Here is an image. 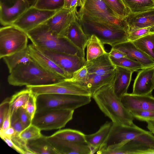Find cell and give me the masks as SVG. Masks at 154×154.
<instances>
[{"instance_id": "ab89813d", "label": "cell", "mask_w": 154, "mask_h": 154, "mask_svg": "<svg viewBox=\"0 0 154 154\" xmlns=\"http://www.w3.org/2000/svg\"><path fill=\"white\" fill-rule=\"evenodd\" d=\"M134 118L141 121H146L154 119V111L137 110L130 112Z\"/></svg>"}, {"instance_id": "52a82bcc", "label": "cell", "mask_w": 154, "mask_h": 154, "mask_svg": "<svg viewBox=\"0 0 154 154\" xmlns=\"http://www.w3.org/2000/svg\"><path fill=\"white\" fill-rule=\"evenodd\" d=\"M74 111L59 109L36 111L32 124L41 131L60 129L72 119Z\"/></svg>"}, {"instance_id": "83f0119b", "label": "cell", "mask_w": 154, "mask_h": 154, "mask_svg": "<svg viewBox=\"0 0 154 154\" xmlns=\"http://www.w3.org/2000/svg\"><path fill=\"white\" fill-rule=\"evenodd\" d=\"M3 59L11 72L20 65L32 60L29 52L28 47L26 49L3 57Z\"/></svg>"}, {"instance_id": "4dcf8cb0", "label": "cell", "mask_w": 154, "mask_h": 154, "mask_svg": "<svg viewBox=\"0 0 154 154\" xmlns=\"http://www.w3.org/2000/svg\"><path fill=\"white\" fill-rule=\"evenodd\" d=\"M122 0L131 13H138L154 10V0Z\"/></svg>"}, {"instance_id": "6da1fadb", "label": "cell", "mask_w": 154, "mask_h": 154, "mask_svg": "<svg viewBox=\"0 0 154 154\" xmlns=\"http://www.w3.org/2000/svg\"><path fill=\"white\" fill-rule=\"evenodd\" d=\"M28 38L39 49H47L85 58V53L66 37H59L45 23L27 32Z\"/></svg>"}, {"instance_id": "2e32d148", "label": "cell", "mask_w": 154, "mask_h": 154, "mask_svg": "<svg viewBox=\"0 0 154 154\" xmlns=\"http://www.w3.org/2000/svg\"><path fill=\"white\" fill-rule=\"evenodd\" d=\"M154 89V66L140 70L134 80L132 94L145 95Z\"/></svg>"}, {"instance_id": "d6986e66", "label": "cell", "mask_w": 154, "mask_h": 154, "mask_svg": "<svg viewBox=\"0 0 154 154\" xmlns=\"http://www.w3.org/2000/svg\"><path fill=\"white\" fill-rule=\"evenodd\" d=\"M112 48L123 53L126 57L140 63L146 67L154 66V61L132 42L128 41L121 43Z\"/></svg>"}, {"instance_id": "ee69618b", "label": "cell", "mask_w": 154, "mask_h": 154, "mask_svg": "<svg viewBox=\"0 0 154 154\" xmlns=\"http://www.w3.org/2000/svg\"><path fill=\"white\" fill-rule=\"evenodd\" d=\"M10 98H8L5 99L0 105V127L3 122L10 112Z\"/></svg>"}, {"instance_id": "4316f807", "label": "cell", "mask_w": 154, "mask_h": 154, "mask_svg": "<svg viewBox=\"0 0 154 154\" xmlns=\"http://www.w3.org/2000/svg\"><path fill=\"white\" fill-rule=\"evenodd\" d=\"M26 145L33 154H58L47 136L42 135L39 138L29 140L27 142Z\"/></svg>"}, {"instance_id": "7402d4cb", "label": "cell", "mask_w": 154, "mask_h": 154, "mask_svg": "<svg viewBox=\"0 0 154 154\" xmlns=\"http://www.w3.org/2000/svg\"><path fill=\"white\" fill-rule=\"evenodd\" d=\"M116 75L113 84L114 92L121 98L127 91L130 84L132 75L134 71L130 69L116 66Z\"/></svg>"}, {"instance_id": "44dd1931", "label": "cell", "mask_w": 154, "mask_h": 154, "mask_svg": "<svg viewBox=\"0 0 154 154\" xmlns=\"http://www.w3.org/2000/svg\"><path fill=\"white\" fill-rule=\"evenodd\" d=\"M128 32L134 30L154 26V10L136 14L130 13L125 19Z\"/></svg>"}, {"instance_id": "d4e9b609", "label": "cell", "mask_w": 154, "mask_h": 154, "mask_svg": "<svg viewBox=\"0 0 154 154\" xmlns=\"http://www.w3.org/2000/svg\"><path fill=\"white\" fill-rule=\"evenodd\" d=\"M113 124L112 122L106 121L95 133L85 134L86 143L91 149L92 154L99 149L108 137Z\"/></svg>"}, {"instance_id": "30bf717a", "label": "cell", "mask_w": 154, "mask_h": 154, "mask_svg": "<svg viewBox=\"0 0 154 154\" xmlns=\"http://www.w3.org/2000/svg\"><path fill=\"white\" fill-rule=\"evenodd\" d=\"M146 131L134 123L127 125L113 123L108 137L98 150L112 145L125 143Z\"/></svg>"}, {"instance_id": "484cf974", "label": "cell", "mask_w": 154, "mask_h": 154, "mask_svg": "<svg viewBox=\"0 0 154 154\" xmlns=\"http://www.w3.org/2000/svg\"><path fill=\"white\" fill-rule=\"evenodd\" d=\"M116 75L115 70L111 73L103 75L89 74L85 86L89 89L91 97L101 87L113 83Z\"/></svg>"}, {"instance_id": "7a4b0ae2", "label": "cell", "mask_w": 154, "mask_h": 154, "mask_svg": "<svg viewBox=\"0 0 154 154\" xmlns=\"http://www.w3.org/2000/svg\"><path fill=\"white\" fill-rule=\"evenodd\" d=\"M65 79L46 70L33 60L18 66L8 77L9 84L17 86L48 85Z\"/></svg>"}, {"instance_id": "bcb514c9", "label": "cell", "mask_w": 154, "mask_h": 154, "mask_svg": "<svg viewBox=\"0 0 154 154\" xmlns=\"http://www.w3.org/2000/svg\"><path fill=\"white\" fill-rule=\"evenodd\" d=\"M64 2L63 8L66 9L80 7L82 4V0H64Z\"/></svg>"}, {"instance_id": "ac0fdd59", "label": "cell", "mask_w": 154, "mask_h": 154, "mask_svg": "<svg viewBox=\"0 0 154 154\" xmlns=\"http://www.w3.org/2000/svg\"><path fill=\"white\" fill-rule=\"evenodd\" d=\"M48 138L58 154H92L89 146L85 143L75 142L47 137Z\"/></svg>"}, {"instance_id": "8992f818", "label": "cell", "mask_w": 154, "mask_h": 154, "mask_svg": "<svg viewBox=\"0 0 154 154\" xmlns=\"http://www.w3.org/2000/svg\"><path fill=\"white\" fill-rule=\"evenodd\" d=\"M79 20L88 39L91 35H95L103 44H108L112 47L118 44L129 41L128 33L123 29L102 23L83 19Z\"/></svg>"}, {"instance_id": "816d5d0a", "label": "cell", "mask_w": 154, "mask_h": 154, "mask_svg": "<svg viewBox=\"0 0 154 154\" xmlns=\"http://www.w3.org/2000/svg\"><path fill=\"white\" fill-rule=\"evenodd\" d=\"M147 128L149 131L154 134V119L149 120L146 121Z\"/></svg>"}, {"instance_id": "f907efd6", "label": "cell", "mask_w": 154, "mask_h": 154, "mask_svg": "<svg viewBox=\"0 0 154 154\" xmlns=\"http://www.w3.org/2000/svg\"><path fill=\"white\" fill-rule=\"evenodd\" d=\"M108 53L109 56L118 59L126 57L125 56L123 53L112 48L110 51Z\"/></svg>"}, {"instance_id": "5b68a950", "label": "cell", "mask_w": 154, "mask_h": 154, "mask_svg": "<svg viewBox=\"0 0 154 154\" xmlns=\"http://www.w3.org/2000/svg\"><path fill=\"white\" fill-rule=\"evenodd\" d=\"M89 96L58 94L39 95L36 97L37 110L59 109L75 110L89 103Z\"/></svg>"}, {"instance_id": "7bdbcfd3", "label": "cell", "mask_w": 154, "mask_h": 154, "mask_svg": "<svg viewBox=\"0 0 154 154\" xmlns=\"http://www.w3.org/2000/svg\"><path fill=\"white\" fill-rule=\"evenodd\" d=\"M16 112L24 128L32 124V119L24 108L20 107Z\"/></svg>"}, {"instance_id": "9c48e42d", "label": "cell", "mask_w": 154, "mask_h": 154, "mask_svg": "<svg viewBox=\"0 0 154 154\" xmlns=\"http://www.w3.org/2000/svg\"><path fill=\"white\" fill-rule=\"evenodd\" d=\"M36 96L46 94H58L89 96L91 97L87 87L66 79L54 83L36 86H27Z\"/></svg>"}, {"instance_id": "681fc988", "label": "cell", "mask_w": 154, "mask_h": 154, "mask_svg": "<svg viewBox=\"0 0 154 154\" xmlns=\"http://www.w3.org/2000/svg\"><path fill=\"white\" fill-rule=\"evenodd\" d=\"M17 0H0V4L8 6L13 5ZM29 2L30 6H33L36 0H27Z\"/></svg>"}, {"instance_id": "e0dca14e", "label": "cell", "mask_w": 154, "mask_h": 154, "mask_svg": "<svg viewBox=\"0 0 154 154\" xmlns=\"http://www.w3.org/2000/svg\"><path fill=\"white\" fill-rule=\"evenodd\" d=\"M27 0H17L12 5L0 4V22L4 26L12 25L29 7Z\"/></svg>"}, {"instance_id": "603a6c76", "label": "cell", "mask_w": 154, "mask_h": 154, "mask_svg": "<svg viewBox=\"0 0 154 154\" xmlns=\"http://www.w3.org/2000/svg\"><path fill=\"white\" fill-rule=\"evenodd\" d=\"M85 65L89 74L99 75L111 73L116 68V66L111 61L107 52L94 60L87 61Z\"/></svg>"}, {"instance_id": "f1b7e54d", "label": "cell", "mask_w": 154, "mask_h": 154, "mask_svg": "<svg viewBox=\"0 0 154 154\" xmlns=\"http://www.w3.org/2000/svg\"><path fill=\"white\" fill-rule=\"evenodd\" d=\"M103 44L96 35H91L87 45L86 60H94L107 53Z\"/></svg>"}, {"instance_id": "3957f363", "label": "cell", "mask_w": 154, "mask_h": 154, "mask_svg": "<svg viewBox=\"0 0 154 154\" xmlns=\"http://www.w3.org/2000/svg\"><path fill=\"white\" fill-rule=\"evenodd\" d=\"M113 83L106 85L98 90L92 97L101 111L113 123L131 125L134 117L125 107L115 94Z\"/></svg>"}, {"instance_id": "cb8c5ba5", "label": "cell", "mask_w": 154, "mask_h": 154, "mask_svg": "<svg viewBox=\"0 0 154 154\" xmlns=\"http://www.w3.org/2000/svg\"><path fill=\"white\" fill-rule=\"evenodd\" d=\"M66 37L75 46L85 52L88 39L83 30L77 15L69 28Z\"/></svg>"}, {"instance_id": "8fae6325", "label": "cell", "mask_w": 154, "mask_h": 154, "mask_svg": "<svg viewBox=\"0 0 154 154\" xmlns=\"http://www.w3.org/2000/svg\"><path fill=\"white\" fill-rule=\"evenodd\" d=\"M58 11L42 10L34 6H31L12 25L27 32L45 23Z\"/></svg>"}, {"instance_id": "836d02e7", "label": "cell", "mask_w": 154, "mask_h": 154, "mask_svg": "<svg viewBox=\"0 0 154 154\" xmlns=\"http://www.w3.org/2000/svg\"><path fill=\"white\" fill-rule=\"evenodd\" d=\"M2 139L10 147L20 153L33 154L28 149L26 142L22 139L17 133H16L11 138L5 136Z\"/></svg>"}, {"instance_id": "b9f144b4", "label": "cell", "mask_w": 154, "mask_h": 154, "mask_svg": "<svg viewBox=\"0 0 154 154\" xmlns=\"http://www.w3.org/2000/svg\"><path fill=\"white\" fill-rule=\"evenodd\" d=\"M36 97L32 92L24 107L32 120L37 110Z\"/></svg>"}, {"instance_id": "7dc6e473", "label": "cell", "mask_w": 154, "mask_h": 154, "mask_svg": "<svg viewBox=\"0 0 154 154\" xmlns=\"http://www.w3.org/2000/svg\"><path fill=\"white\" fill-rule=\"evenodd\" d=\"M11 126V110L4 121L2 126L0 127V132H3Z\"/></svg>"}, {"instance_id": "f5cc1de1", "label": "cell", "mask_w": 154, "mask_h": 154, "mask_svg": "<svg viewBox=\"0 0 154 154\" xmlns=\"http://www.w3.org/2000/svg\"><path fill=\"white\" fill-rule=\"evenodd\" d=\"M150 32H154V26L151 28Z\"/></svg>"}, {"instance_id": "f546056e", "label": "cell", "mask_w": 154, "mask_h": 154, "mask_svg": "<svg viewBox=\"0 0 154 154\" xmlns=\"http://www.w3.org/2000/svg\"><path fill=\"white\" fill-rule=\"evenodd\" d=\"M51 137L68 141L85 143V134L82 132L72 129H65L56 131Z\"/></svg>"}, {"instance_id": "9a60e30c", "label": "cell", "mask_w": 154, "mask_h": 154, "mask_svg": "<svg viewBox=\"0 0 154 154\" xmlns=\"http://www.w3.org/2000/svg\"><path fill=\"white\" fill-rule=\"evenodd\" d=\"M121 100L124 106L130 112L137 110L154 111V97L152 93L138 95L127 93L121 97Z\"/></svg>"}, {"instance_id": "4fadbf2b", "label": "cell", "mask_w": 154, "mask_h": 154, "mask_svg": "<svg viewBox=\"0 0 154 154\" xmlns=\"http://www.w3.org/2000/svg\"><path fill=\"white\" fill-rule=\"evenodd\" d=\"M38 49L72 76L75 72L85 66L87 61L85 58L76 55Z\"/></svg>"}, {"instance_id": "1f68e13d", "label": "cell", "mask_w": 154, "mask_h": 154, "mask_svg": "<svg viewBox=\"0 0 154 154\" xmlns=\"http://www.w3.org/2000/svg\"><path fill=\"white\" fill-rule=\"evenodd\" d=\"M135 45L154 61V32L132 42Z\"/></svg>"}, {"instance_id": "60d3db41", "label": "cell", "mask_w": 154, "mask_h": 154, "mask_svg": "<svg viewBox=\"0 0 154 154\" xmlns=\"http://www.w3.org/2000/svg\"><path fill=\"white\" fill-rule=\"evenodd\" d=\"M152 27L139 29L129 32L128 33L129 41L133 42L147 35L151 32L150 31Z\"/></svg>"}, {"instance_id": "5bb4252c", "label": "cell", "mask_w": 154, "mask_h": 154, "mask_svg": "<svg viewBox=\"0 0 154 154\" xmlns=\"http://www.w3.org/2000/svg\"><path fill=\"white\" fill-rule=\"evenodd\" d=\"M29 55L34 61L48 72L65 79H70L72 75L61 68L56 63L41 51L32 43L28 45Z\"/></svg>"}, {"instance_id": "8d00e7d4", "label": "cell", "mask_w": 154, "mask_h": 154, "mask_svg": "<svg viewBox=\"0 0 154 154\" xmlns=\"http://www.w3.org/2000/svg\"><path fill=\"white\" fill-rule=\"evenodd\" d=\"M64 0H36L33 6L42 10L58 11L63 8Z\"/></svg>"}, {"instance_id": "e575fe53", "label": "cell", "mask_w": 154, "mask_h": 154, "mask_svg": "<svg viewBox=\"0 0 154 154\" xmlns=\"http://www.w3.org/2000/svg\"><path fill=\"white\" fill-rule=\"evenodd\" d=\"M107 6L119 18L124 20L130 12L122 0H103Z\"/></svg>"}, {"instance_id": "f35d334b", "label": "cell", "mask_w": 154, "mask_h": 154, "mask_svg": "<svg viewBox=\"0 0 154 154\" xmlns=\"http://www.w3.org/2000/svg\"><path fill=\"white\" fill-rule=\"evenodd\" d=\"M88 73L85 65L75 72L71 78L66 79L69 81L85 86L88 78Z\"/></svg>"}, {"instance_id": "d590c367", "label": "cell", "mask_w": 154, "mask_h": 154, "mask_svg": "<svg viewBox=\"0 0 154 154\" xmlns=\"http://www.w3.org/2000/svg\"><path fill=\"white\" fill-rule=\"evenodd\" d=\"M109 56L111 61L116 66L125 68L134 72L147 68L140 63L126 57L117 59Z\"/></svg>"}, {"instance_id": "f6af8a7d", "label": "cell", "mask_w": 154, "mask_h": 154, "mask_svg": "<svg viewBox=\"0 0 154 154\" xmlns=\"http://www.w3.org/2000/svg\"><path fill=\"white\" fill-rule=\"evenodd\" d=\"M11 126L19 134L25 129L19 118L16 112L11 115Z\"/></svg>"}, {"instance_id": "7c38bea8", "label": "cell", "mask_w": 154, "mask_h": 154, "mask_svg": "<svg viewBox=\"0 0 154 154\" xmlns=\"http://www.w3.org/2000/svg\"><path fill=\"white\" fill-rule=\"evenodd\" d=\"M77 8L58 10L45 23L49 29L59 37H66L69 28L77 16Z\"/></svg>"}, {"instance_id": "277c9868", "label": "cell", "mask_w": 154, "mask_h": 154, "mask_svg": "<svg viewBox=\"0 0 154 154\" xmlns=\"http://www.w3.org/2000/svg\"><path fill=\"white\" fill-rule=\"evenodd\" d=\"M77 14L79 19L122 29L128 33V28L125 20L120 19L103 0H82V5Z\"/></svg>"}, {"instance_id": "c3c4849f", "label": "cell", "mask_w": 154, "mask_h": 154, "mask_svg": "<svg viewBox=\"0 0 154 154\" xmlns=\"http://www.w3.org/2000/svg\"><path fill=\"white\" fill-rule=\"evenodd\" d=\"M16 133L14 129L11 126L3 132H0V136L1 138L5 136L11 138L15 135Z\"/></svg>"}, {"instance_id": "74e56055", "label": "cell", "mask_w": 154, "mask_h": 154, "mask_svg": "<svg viewBox=\"0 0 154 154\" xmlns=\"http://www.w3.org/2000/svg\"><path fill=\"white\" fill-rule=\"evenodd\" d=\"M41 130L32 124L25 128L19 134L20 137L25 142L41 137L43 135Z\"/></svg>"}, {"instance_id": "d6a6232c", "label": "cell", "mask_w": 154, "mask_h": 154, "mask_svg": "<svg viewBox=\"0 0 154 154\" xmlns=\"http://www.w3.org/2000/svg\"><path fill=\"white\" fill-rule=\"evenodd\" d=\"M31 93L30 90L26 88L12 95L10 99L11 115L20 107L24 108Z\"/></svg>"}, {"instance_id": "ba28073f", "label": "cell", "mask_w": 154, "mask_h": 154, "mask_svg": "<svg viewBox=\"0 0 154 154\" xmlns=\"http://www.w3.org/2000/svg\"><path fill=\"white\" fill-rule=\"evenodd\" d=\"M28 37L26 33L18 27L11 25L0 29V58L26 48Z\"/></svg>"}, {"instance_id": "ffe728a7", "label": "cell", "mask_w": 154, "mask_h": 154, "mask_svg": "<svg viewBox=\"0 0 154 154\" xmlns=\"http://www.w3.org/2000/svg\"><path fill=\"white\" fill-rule=\"evenodd\" d=\"M130 154H154V136L150 131L127 142Z\"/></svg>"}]
</instances>
